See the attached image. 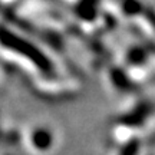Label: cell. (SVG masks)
<instances>
[{
    "label": "cell",
    "instance_id": "1",
    "mask_svg": "<svg viewBox=\"0 0 155 155\" xmlns=\"http://www.w3.org/2000/svg\"><path fill=\"white\" fill-rule=\"evenodd\" d=\"M33 142L39 148H48L52 144V135L49 134V131L39 129L33 134Z\"/></svg>",
    "mask_w": 155,
    "mask_h": 155
},
{
    "label": "cell",
    "instance_id": "2",
    "mask_svg": "<svg viewBox=\"0 0 155 155\" xmlns=\"http://www.w3.org/2000/svg\"><path fill=\"white\" fill-rule=\"evenodd\" d=\"M141 10V3L137 2V0H124L122 3V12L124 15H128V16H132V15H137Z\"/></svg>",
    "mask_w": 155,
    "mask_h": 155
}]
</instances>
